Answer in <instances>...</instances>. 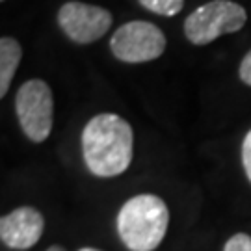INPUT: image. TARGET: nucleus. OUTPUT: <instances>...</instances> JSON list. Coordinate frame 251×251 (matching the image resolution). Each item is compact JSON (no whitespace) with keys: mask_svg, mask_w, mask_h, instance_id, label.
<instances>
[{"mask_svg":"<svg viewBox=\"0 0 251 251\" xmlns=\"http://www.w3.org/2000/svg\"><path fill=\"white\" fill-rule=\"evenodd\" d=\"M132 126L117 114L91 117L82 130L84 162L95 177L110 179L126 171L132 162Z\"/></svg>","mask_w":251,"mask_h":251,"instance_id":"nucleus-1","label":"nucleus"},{"mask_svg":"<svg viewBox=\"0 0 251 251\" xmlns=\"http://www.w3.org/2000/svg\"><path fill=\"white\" fill-rule=\"evenodd\" d=\"M168 224V205L154 194L130 198L117 214V233L130 251H154L166 236Z\"/></svg>","mask_w":251,"mask_h":251,"instance_id":"nucleus-2","label":"nucleus"},{"mask_svg":"<svg viewBox=\"0 0 251 251\" xmlns=\"http://www.w3.org/2000/svg\"><path fill=\"white\" fill-rule=\"evenodd\" d=\"M248 21L244 6L233 0H210L184 21V36L192 45H208L225 34L242 30Z\"/></svg>","mask_w":251,"mask_h":251,"instance_id":"nucleus-3","label":"nucleus"},{"mask_svg":"<svg viewBox=\"0 0 251 251\" xmlns=\"http://www.w3.org/2000/svg\"><path fill=\"white\" fill-rule=\"evenodd\" d=\"M15 112L28 140L36 144L45 142L54 123V100L49 84L41 78L25 82L15 95Z\"/></svg>","mask_w":251,"mask_h":251,"instance_id":"nucleus-4","label":"nucleus"},{"mask_svg":"<svg viewBox=\"0 0 251 251\" xmlns=\"http://www.w3.org/2000/svg\"><path fill=\"white\" fill-rule=\"evenodd\" d=\"M166 36L149 21H130L114 32L110 50L119 62L145 63L160 58L166 50Z\"/></svg>","mask_w":251,"mask_h":251,"instance_id":"nucleus-5","label":"nucleus"},{"mask_svg":"<svg viewBox=\"0 0 251 251\" xmlns=\"http://www.w3.org/2000/svg\"><path fill=\"white\" fill-rule=\"evenodd\" d=\"M58 25L71 41L78 45H90L97 41L112 28V13L100 6L84 2H65L58 9Z\"/></svg>","mask_w":251,"mask_h":251,"instance_id":"nucleus-6","label":"nucleus"},{"mask_svg":"<svg viewBox=\"0 0 251 251\" xmlns=\"http://www.w3.org/2000/svg\"><path fill=\"white\" fill-rule=\"evenodd\" d=\"M45 229L43 214L34 206H19L0 220V238L11 250H30Z\"/></svg>","mask_w":251,"mask_h":251,"instance_id":"nucleus-7","label":"nucleus"},{"mask_svg":"<svg viewBox=\"0 0 251 251\" xmlns=\"http://www.w3.org/2000/svg\"><path fill=\"white\" fill-rule=\"evenodd\" d=\"M21 60H23V49L17 39L2 37L0 39V97H6Z\"/></svg>","mask_w":251,"mask_h":251,"instance_id":"nucleus-8","label":"nucleus"},{"mask_svg":"<svg viewBox=\"0 0 251 251\" xmlns=\"http://www.w3.org/2000/svg\"><path fill=\"white\" fill-rule=\"evenodd\" d=\"M147 11L164 15V17H173L180 13V9L184 6V0H138Z\"/></svg>","mask_w":251,"mask_h":251,"instance_id":"nucleus-9","label":"nucleus"},{"mask_svg":"<svg viewBox=\"0 0 251 251\" xmlns=\"http://www.w3.org/2000/svg\"><path fill=\"white\" fill-rule=\"evenodd\" d=\"M224 251H251V236L246 233L233 234V236L225 242Z\"/></svg>","mask_w":251,"mask_h":251,"instance_id":"nucleus-10","label":"nucleus"},{"mask_svg":"<svg viewBox=\"0 0 251 251\" xmlns=\"http://www.w3.org/2000/svg\"><path fill=\"white\" fill-rule=\"evenodd\" d=\"M242 164H244V171L248 175V179L251 182V130L246 134L242 142Z\"/></svg>","mask_w":251,"mask_h":251,"instance_id":"nucleus-11","label":"nucleus"},{"mask_svg":"<svg viewBox=\"0 0 251 251\" xmlns=\"http://www.w3.org/2000/svg\"><path fill=\"white\" fill-rule=\"evenodd\" d=\"M238 75H240V80H242L246 86H251V50L242 58Z\"/></svg>","mask_w":251,"mask_h":251,"instance_id":"nucleus-12","label":"nucleus"},{"mask_svg":"<svg viewBox=\"0 0 251 251\" xmlns=\"http://www.w3.org/2000/svg\"><path fill=\"white\" fill-rule=\"evenodd\" d=\"M47 251H65V250H63L62 246H50V248H49Z\"/></svg>","mask_w":251,"mask_h":251,"instance_id":"nucleus-13","label":"nucleus"},{"mask_svg":"<svg viewBox=\"0 0 251 251\" xmlns=\"http://www.w3.org/2000/svg\"><path fill=\"white\" fill-rule=\"evenodd\" d=\"M78 251H100V250H95V248H80Z\"/></svg>","mask_w":251,"mask_h":251,"instance_id":"nucleus-14","label":"nucleus"}]
</instances>
